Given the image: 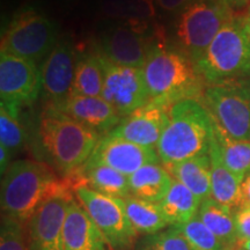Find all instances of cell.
I'll return each mask as SVG.
<instances>
[{
    "mask_svg": "<svg viewBox=\"0 0 250 250\" xmlns=\"http://www.w3.org/2000/svg\"><path fill=\"white\" fill-rule=\"evenodd\" d=\"M102 136L46 105L41 115L40 139L50 166L62 179H70L88 161Z\"/></svg>",
    "mask_w": 250,
    "mask_h": 250,
    "instance_id": "cell-1",
    "label": "cell"
},
{
    "mask_svg": "<svg viewBox=\"0 0 250 250\" xmlns=\"http://www.w3.org/2000/svg\"><path fill=\"white\" fill-rule=\"evenodd\" d=\"M214 121L202 100L180 101L170 109V122L156 146L164 166L210 153Z\"/></svg>",
    "mask_w": 250,
    "mask_h": 250,
    "instance_id": "cell-2",
    "label": "cell"
},
{
    "mask_svg": "<svg viewBox=\"0 0 250 250\" xmlns=\"http://www.w3.org/2000/svg\"><path fill=\"white\" fill-rule=\"evenodd\" d=\"M149 101L173 107L189 99H202L206 83L195 62L166 44L155 48L143 66Z\"/></svg>",
    "mask_w": 250,
    "mask_h": 250,
    "instance_id": "cell-3",
    "label": "cell"
},
{
    "mask_svg": "<svg viewBox=\"0 0 250 250\" xmlns=\"http://www.w3.org/2000/svg\"><path fill=\"white\" fill-rule=\"evenodd\" d=\"M42 161L20 159L9 165L1 180V214L26 225L37 208L65 183Z\"/></svg>",
    "mask_w": 250,
    "mask_h": 250,
    "instance_id": "cell-4",
    "label": "cell"
},
{
    "mask_svg": "<svg viewBox=\"0 0 250 250\" xmlns=\"http://www.w3.org/2000/svg\"><path fill=\"white\" fill-rule=\"evenodd\" d=\"M206 85L232 78L250 77V30L246 17H234L196 64Z\"/></svg>",
    "mask_w": 250,
    "mask_h": 250,
    "instance_id": "cell-5",
    "label": "cell"
},
{
    "mask_svg": "<svg viewBox=\"0 0 250 250\" xmlns=\"http://www.w3.org/2000/svg\"><path fill=\"white\" fill-rule=\"evenodd\" d=\"M233 17V12L219 0H192L180 12L175 24L180 50L196 65Z\"/></svg>",
    "mask_w": 250,
    "mask_h": 250,
    "instance_id": "cell-6",
    "label": "cell"
},
{
    "mask_svg": "<svg viewBox=\"0 0 250 250\" xmlns=\"http://www.w3.org/2000/svg\"><path fill=\"white\" fill-rule=\"evenodd\" d=\"M202 101L219 129L237 140H250V77L206 85Z\"/></svg>",
    "mask_w": 250,
    "mask_h": 250,
    "instance_id": "cell-7",
    "label": "cell"
},
{
    "mask_svg": "<svg viewBox=\"0 0 250 250\" xmlns=\"http://www.w3.org/2000/svg\"><path fill=\"white\" fill-rule=\"evenodd\" d=\"M58 28L52 20L34 9L15 15L1 37V52L44 62L59 42Z\"/></svg>",
    "mask_w": 250,
    "mask_h": 250,
    "instance_id": "cell-8",
    "label": "cell"
},
{
    "mask_svg": "<svg viewBox=\"0 0 250 250\" xmlns=\"http://www.w3.org/2000/svg\"><path fill=\"white\" fill-rule=\"evenodd\" d=\"M72 190L112 250L136 248L139 235L127 218L123 198L103 195L83 184L74 186Z\"/></svg>",
    "mask_w": 250,
    "mask_h": 250,
    "instance_id": "cell-9",
    "label": "cell"
},
{
    "mask_svg": "<svg viewBox=\"0 0 250 250\" xmlns=\"http://www.w3.org/2000/svg\"><path fill=\"white\" fill-rule=\"evenodd\" d=\"M162 44L148 33L145 22H126L103 34L98 52L115 64L143 68L153 50Z\"/></svg>",
    "mask_w": 250,
    "mask_h": 250,
    "instance_id": "cell-10",
    "label": "cell"
},
{
    "mask_svg": "<svg viewBox=\"0 0 250 250\" xmlns=\"http://www.w3.org/2000/svg\"><path fill=\"white\" fill-rule=\"evenodd\" d=\"M73 199V190L65 180L61 189L37 208L26 224L29 250H65V219Z\"/></svg>",
    "mask_w": 250,
    "mask_h": 250,
    "instance_id": "cell-11",
    "label": "cell"
},
{
    "mask_svg": "<svg viewBox=\"0 0 250 250\" xmlns=\"http://www.w3.org/2000/svg\"><path fill=\"white\" fill-rule=\"evenodd\" d=\"M99 56L103 71L101 96L110 103L122 118L149 101L143 68L115 64L100 54Z\"/></svg>",
    "mask_w": 250,
    "mask_h": 250,
    "instance_id": "cell-12",
    "label": "cell"
},
{
    "mask_svg": "<svg viewBox=\"0 0 250 250\" xmlns=\"http://www.w3.org/2000/svg\"><path fill=\"white\" fill-rule=\"evenodd\" d=\"M42 89L41 70L26 58L0 54V98L13 107L29 105L39 98Z\"/></svg>",
    "mask_w": 250,
    "mask_h": 250,
    "instance_id": "cell-13",
    "label": "cell"
},
{
    "mask_svg": "<svg viewBox=\"0 0 250 250\" xmlns=\"http://www.w3.org/2000/svg\"><path fill=\"white\" fill-rule=\"evenodd\" d=\"M155 148L131 143L111 132L103 136L85 165H104L130 176L148 164H159Z\"/></svg>",
    "mask_w": 250,
    "mask_h": 250,
    "instance_id": "cell-14",
    "label": "cell"
},
{
    "mask_svg": "<svg viewBox=\"0 0 250 250\" xmlns=\"http://www.w3.org/2000/svg\"><path fill=\"white\" fill-rule=\"evenodd\" d=\"M170 109L161 103L148 101L122 118L111 133L145 147L156 148L170 122Z\"/></svg>",
    "mask_w": 250,
    "mask_h": 250,
    "instance_id": "cell-15",
    "label": "cell"
},
{
    "mask_svg": "<svg viewBox=\"0 0 250 250\" xmlns=\"http://www.w3.org/2000/svg\"><path fill=\"white\" fill-rule=\"evenodd\" d=\"M76 71V54L67 42H58L41 65L42 89L49 105H59L71 95Z\"/></svg>",
    "mask_w": 250,
    "mask_h": 250,
    "instance_id": "cell-16",
    "label": "cell"
},
{
    "mask_svg": "<svg viewBox=\"0 0 250 250\" xmlns=\"http://www.w3.org/2000/svg\"><path fill=\"white\" fill-rule=\"evenodd\" d=\"M55 108L96 131L102 137L110 133L122 121L115 108L102 96L70 95Z\"/></svg>",
    "mask_w": 250,
    "mask_h": 250,
    "instance_id": "cell-17",
    "label": "cell"
},
{
    "mask_svg": "<svg viewBox=\"0 0 250 250\" xmlns=\"http://www.w3.org/2000/svg\"><path fill=\"white\" fill-rule=\"evenodd\" d=\"M65 250H112L101 230L76 198L67 208L64 226Z\"/></svg>",
    "mask_w": 250,
    "mask_h": 250,
    "instance_id": "cell-18",
    "label": "cell"
},
{
    "mask_svg": "<svg viewBox=\"0 0 250 250\" xmlns=\"http://www.w3.org/2000/svg\"><path fill=\"white\" fill-rule=\"evenodd\" d=\"M71 188L86 186L92 190L117 198L130 196L129 176L104 165H83L70 179H65Z\"/></svg>",
    "mask_w": 250,
    "mask_h": 250,
    "instance_id": "cell-19",
    "label": "cell"
},
{
    "mask_svg": "<svg viewBox=\"0 0 250 250\" xmlns=\"http://www.w3.org/2000/svg\"><path fill=\"white\" fill-rule=\"evenodd\" d=\"M208 155L211 160L212 198L236 211L241 206L242 180L225 166L214 136Z\"/></svg>",
    "mask_w": 250,
    "mask_h": 250,
    "instance_id": "cell-20",
    "label": "cell"
},
{
    "mask_svg": "<svg viewBox=\"0 0 250 250\" xmlns=\"http://www.w3.org/2000/svg\"><path fill=\"white\" fill-rule=\"evenodd\" d=\"M165 168L174 180L184 184L202 202L212 197L211 160L208 154L166 165Z\"/></svg>",
    "mask_w": 250,
    "mask_h": 250,
    "instance_id": "cell-21",
    "label": "cell"
},
{
    "mask_svg": "<svg viewBox=\"0 0 250 250\" xmlns=\"http://www.w3.org/2000/svg\"><path fill=\"white\" fill-rule=\"evenodd\" d=\"M197 217L201 219L203 224L223 242L227 249L235 250V247L240 246L235 223V211L229 206L221 204L210 197L201 203Z\"/></svg>",
    "mask_w": 250,
    "mask_h": 250,
    "instance_id": "cell-22",
    "label": "cell"
},
{
    "mask_svg": "<svg viewBox=\"0 0 250 250\" xmlns=\"http://www.w3.org/2000/svg\"><path fill=\"white\" fill-rule=\"evenodd\" d=\"M173 177L165 166L148 164L129 176L131 196L152 203H160L170 189Z\"/></svg>",
    "mask_w": 250,
    "mask_h": 250,
    "instance_id": "cell-23",
    "label": "cell"
},
{
    "mask_svg": "<svg viewBox=\"0 0 250 250\" xmlns=\"http://www.w3.org/2000/svg\"><path fill=\"white\" fill-rule=\"evenodd\" d=\"M202 201L184 184L174 180L165 198L159 203L169 226L189 223L198 213Z\"/></svg>",
    "mask_w": 250,
    "mask_h": 250,
    "instance_id": "cell-24",
    "label": "cell"
},
{
    "mask_svg": "<svg viewBox=\"0 0 250 250\" xmlns=\"http://www.w3.org/2000/svg\"><path fill=\"white\" fill-rule=\"evenodd\" d=\"M125 212L138 235H152L168 227L164 212L159 203H152L134 196L123 198Z\"/></svg>",
    "mask_w": 250,
    "mask_h": 250,
    "instance_id": "cell-25",
    "label": "cell"
},
{
    "mask_svg": "<svg viewBox=\"0 0 250 250\" xmlns=\"http://www.w3.org/2000/svg\"><path fill=\"white\" fill-rule=\"evenodd\" d=\"M103 71L98 52L76 55V71L71 95L101 96Z\"/></svg>",
    "mask_w": 250,
    "mask_h": 250,
    "instance_id": "cell-26",
    "label": "cell"
},
{
    "mask_svg": "<svg viewBox=\"0 0 250 250\" xmlns=\"http://www.w3.org/2000/svg\"><path fill=\"white\" fill-rule=\"evenodd\" d=\"M214 138L225 166L240 180H245L250 173V140L230 138L215 123Z\"/></svg>",
    "mask_w": 250,
    "mask_h": 250,
    "instance_id": "cell-27",
    "label": "cell"
},
{
    "mask_svg": "<svg viewBox=\"0 0 250 250\" xmlns=\"http://www.w3.org/2000/svg\"><path fill=\"white\" fill-rule=\"evenodd\" d=\"M20 108L0 103V145L12 153L20 151L26 144V132L20 122Z\"/></svg>",
    "mask_w": 250,
    "mask_h": 250,
    "instance_id": "cell-28",
    "label": "cell"
},
{
    "mask_svg": "<svg viewBox=\"0 0 250 250\" xmlns=\"http://www.w3.org/2000/svg\"><path fill=\"white\" fill-rule=\"evenodd\" d=\"M154 0H107L103 9L110 17L126 19L127 22H145L154 14Z\"/></svg>",
    "mask_w": 250,
    "mask_h": 250,
    "instance_id": "cell-29",
    "label": "cell"
},
{
    "mask_svg": "<svg viewBox=\"0 0 250 250\" xmlns=\"http://www.w3.org/2000/svg\"><path fill=\"white\" fill-rule=\"evenodd\" d=\"M175 227L184 236L191 250H227L223 242L203 224L197 215L189 223Z\"/></svg>",
    "mask_w": 250,
    "mask_h": 250,
    "instance_id": "cell-30",
    "label": "cell"
},
{
    "mask_svg": "<svg viewBox=\"0 0 250 250\" xmlns=\"http://www.w3.org/2000/svg\"><path fill=\"white\" fill-rule=\"evenodd\" d=\"M136 250H191L184 236L175 226L161 232L143 236L137 241Z\"/></svg>",
    "mask_w": 250,
    "mask_h": 250,
    "instance_id": "cell-31",
    "label": "cell"
},
{
    "mask_svg": "<svg viewBox=\"0 0 250 250\" xmlns=\"http://www.w3.org/2000/svg\"><path fill=\"white\" fill-rule=\"evenodd\" d=\"M0 250H29L26 225L9 215L1 214Z\"/></svg>",
    "mask_w": 250,
    "mask_h": 250,
    "instance_id": "cell-32",
    "label": "cell"
},
{
    "mask_svg": "<svg viewBox=\"0 0 250 250\" xmlns=\"http://www.w3.org/2000/svg\"><path fill=\"white\" fill-rule=\"evenodd\" d=\"M235 223L240 243L250 240V206H241L237 208Z\"/></svg>",
    "mask_w": 250,
    "mask_h": 250,
    "instance_id": "cell-33",
    "label": "cell"
},
{
    "mask_svg": "<svg viewBox=\"0 0 250 250\" xmlns=\"http://www.w3.org/2000/svg\"><path fill=\"white\" fill-rule=\"evenodd\" d=\"M154 1L162 11L169 12V13H174V12L180 13L192 0H154Z\"/></svg>",
    "mask_w": 250,
    "mask_h": 250,
    "instance_id": "cell-34",
    "label": "cell"
},
{
    "mask_svg": "<svg viewBox=\"0 0 250 250\" xmlns=\"http://www.w3.org/2000/svg\"><path fill=\"white\" fill-rule=\"evenodd\" d=\"M11 156L12 153L7 148L4 147V146L0 145V173H1V176L6 173L9 165L12 164Z\"/></svg>",
    "mask_w": 250,
    "mask_h": 250,
    "instance_id": "cell-35",
    "label": "cell"
},
{
    "mask_svg": "<svg viewBox=\"0 0 250 250\" xmlns=\"http://www.w3.org/2000/svg\"><path fill=\"white\" fill-rule=\"evenodd\" d=\"M219 1H221L223 4L226 5L233 13L242 11V9H245L248 5L250 6V0H219Z\"/></svg>",
    "mask_w": 250,
    "mask_h": 250,
    "instance_id": "cell-36",
    "label": "cell"
},
{
    "mask_svg": "<svg viewBox=\"0 0 250 250\" xmlns=\"http://www.w3.org/2000/svg\"><path fill=\"white\" fill-rule=\"evenodd\" d=\"M241 192V206H250V173L247 174L245 180L242 181ZM241 206H240V208H241Z\"/></svg>",
    "mask_w": 250,
    "mask_h": 250,
    "instance_id": "cell-37",
    "label": "cell"
},
{
    "mask_svg": "<svg viewBox=\"0 0 250 250\" xmlns=\"http://www.w3.org/2000/svg\"><path fill=\"white\" fill-rule=\"evenodd\" d=\"M240 248L245 250H250V240H247V241H243L240 243Z\"/></svg>",
    "mask_w": 250,
    "mask_h": 250,
    "instance_id": "cell-38",
    "label": "cell"
},
{
    "mask_svg": "<svg viewBox=\"0 0 250 250\" xmlns=\"http://www.w3.org/2000/svg\"><path fill=\"white\" fill-rule=\"evenodd\" d=\"M245 17H246L247 24H248V28H249V30H250V11H249V13H248V14L245 15Z\"/></svg>",
    "mask_w": 250,
    "mask_h": 250,
    "instance_id": "cell-39",
    "label": "cell"
},
{
    "mask_svg": "<svg viewBox=\"0 0 250 250\" xmlns=\"http://www.w3.org/2000/svg\"><path fill=\"white\" fill-rule=\"evenodd\" d=\"M236 250H245V249H242V248H239V249H236Z\"/></svg>",
    "mask_w": 250,
    "mask_h": 250,
    "instance_id": "cell-40",
    "label": "cell"
},
{
    "mask_svg": "<svg viewBox=\"0 0 250 250\" xmlns=\"http://www.w3.org/2000/svg\"><path fill=\"white\" fill-rule=\"evenodd\" d=\"M227 250H234V249H227ZM236 250V249H235Z\"/></svg>",
    "mask_w": 250,
    "mask_h": 250,
    "instance_id": "cell-41",
    "label": "cell"
},
{
    "mask_svg": "<svg viewBox=\"0 0 250 250\" xmlns=\"http://www.w3.org/2000/svg\"><path fill=\"white\" fill-rule=\"evenodd\" d=\"M249 11H250V9H249Z\"/></svg>",
    "mask_w": 250,
    "mask_h": 250,
    "instance_id": "cell-42",
    "label": "cell"
}]
</instances>
